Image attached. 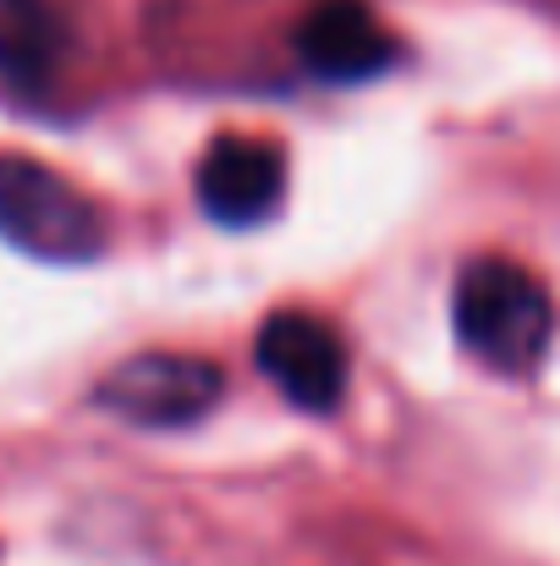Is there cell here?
<instances>
[{"label": "cell", "instance_id": "52a82bcc", "mask_svg": "<svg viewBox=\"0 0 560 566\" xmlns=\"http://www.w3.org/2000/svg\"><path fill=\"white\" fill-rule=\"evenodd\" d=\"M61 28L44 0H0V77L11 88H44L55 72Z\"/></svg>", "mask_w": 560, "mask_h": 566}, {"label": "cell", "instance_id": "7a4b0ae2", "mask_svg": "<svg viewBox=\"0 0 560 566\" xmlns=\"http://www.w3.org/2000/svg\"><path fill=\"white\" fill-rule=\"evenodd\" d=\"M0 237L44 264H88L105 248V220L61 171L28 155H0Z\"/></svg>", "mask_w": 560, "mask_h": 566}, {"label": "cell", "instance_id": "8992f818", "mask_svg": "<svg viewBox=\"0 0 560 566\" xmlns=\"http://www.w3.org/2000/svg\"><path fill=\"white\" fill-rule=\"evenodd\" d=\"M297 50L303 66L325 83H363L373 72H384L390 61V39L358 0H325L303 17L297 28Z\"/></svg>", "mask_w": 560, "mask_h": 566}, {"label": "cell", "instance_id": "3957f363", "mask_svg": "<svg viewBox=\"0 0 560 566\" xmlns=\"http://www.w3.org/2000/svg\"><path fill=\"white\" fill-rule=\"evenodd\" d=\"M225 390V375L214 358L198 353H138L121 358L110 375L94 385V407L110 418L144 423V429H177L203 418Z\"/></svg>", "mask_w": 560, "mask_h": 566}, {"label": "cell", "instance_id": "6da1fadb", "mask_svg": "<svg viewBox=\"0 0 560 566\" xmlns=\"http://www.w3.org/2000/svg\"><path fill=\"white\" fill-rule=\"evenodd\" d=\"M456 342L495 375H533L556 342V303L545 281L511 259H467L451 292Z\"/></svg>", "mask_w": 560, "mask_h": 566}, {"label": "cell", "instance_id": "5b68a950", "mask_svg": "<svg viewBox=\"0 0 560 566\" xmlns=\"http://www.w3.org/2000/svg\"><path fill=\"white\" fill-rule=\"evenodd\" d=\"M198 203L209 220L247 231L286 203V155L270 138H214L198 160Z\"/></svg>", "mask_w": 560, "mask_h": 566}, {"label": "cell", "instance_id": "277c9868", "mask_svg": "<svg viewBox=\"0 0 560 566\" xmlns=\"http://www.w3.org/2000/svg\"><path fill=\"white\" fill-rule=\"evenodd\" d=\"M253 353L264 379L303 412H330L347 396V347L314 314H270Z\"/></svg>", "mask_w": 560, "mask_h": 566}]
</instances>
